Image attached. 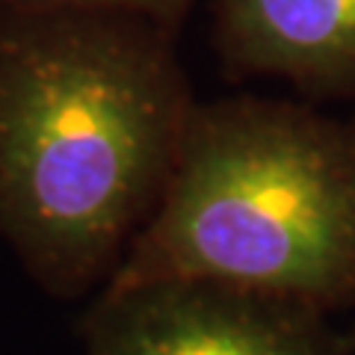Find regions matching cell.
Segmentation results:
<instances>
[{"mask_svg": "<svg viewBox=\"0 0 355 355\" xmlns=\"http://www.w3.org/2000/svg\"><path fill=\"white\" fill-rule=\"evenodd\" d=\"M172 36L107 9L0 3V237L44 291L107 284L196 113Z\"/></svg>", "mask_w": 355, "mask_h": 355, "instance_id": "obj_1", "label": "cell"}, {"mask_svg": "<svg viewBox=\"0 0 355 355\" xmlns=\"http://www.w3.org/2000/svg\"><path fill=\"white\" fill-rule=\"evenodd\" d=\"M207 279L355 302V125L302 104H196L154 214L107 284Z\"/></svg>", "mask_w": 355, "mask_h": 355, "instance_id": "obj_2", "label": "cell"}, {"mask_svg": "<svg viewBox=\"0 0 355 355\" xmlns=\"http://www.w3.org/2000/svg\"><path fill=\"white\" fill-rule=\"evenodd\" d=\"M86 355H347L329 311L207 279L104 284Z\"/></svg>", "mask_w": 355, "mask_h": 355, "instance_id": "obj_3", "label": "cell"}, {"mask_svg": "<svg viewBox=\"0 0 355 355\" xmlns=\"http://www.w3.org/2000/svg\"><path fill=\"white\" fill-rule=\"evenodd\" d=\"M216 42L231 69L355 95V0H216Z\"/></svg>", "mask_w": 355, "mask_h": 355, "instance_id": "obj_4", "label": "cell"}, {"mask_svg": "<svg viewBox=\"0 0 355 355\" xmlns=\"http://www.w3.org/2000/svg\"><path fill=\"white\" fill-rule=\"evenodd\" d=\"M0 3H39V6H77V9H107L148 18L154 24L175 33L193 9L196 0H0Z\"/></svg>", "mask_w": 355, "mask_h": 355, "instance_id": "obj_5", "label": "cell"}, {"mask_svg": "<svg viewBox=\"0 0 355 355\" xmlns=\"http://www.w3.org/2000/svg\"><path fill=\"white\" fill-rule=\"evenodd\" d=\"M349 347H355V338H352V343H349Z\"/></svg>", "mask_w": 355, "mask_h": 355, "instance_id": "obj_6", "label": "cell"}]
</instances>
